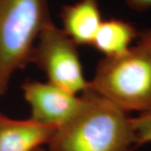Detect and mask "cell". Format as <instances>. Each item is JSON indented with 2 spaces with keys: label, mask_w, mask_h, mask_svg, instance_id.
<instances>
[{
  "label": "cell",
  "mask_w": 151,
  "mask_h": 151,
  "mask_svg": "<svg viewBox=\"0 0 151 151\" xmlns=\"http://www.w3.org/2000/svg\"><path fill=\"white\" fill-rule=\"evenodd\" d=\"M72 119L58 127L47 151H134L135 136L128 113L89 88Z\"/></svg>",
  "instance_id": "obj_1"
},
{
  "label": "cell",
  "mask_w": 151,
  "mask_h": 151,
  "mask_svg": "<svg viewBox=\"0 0 151 151\" xmlns=\"http://www.w3.org/2000/svg\"><path fill=\"white\" fill-rule=\"evenodd\" d=\"M88 88L129 113L151 110V47L132 46L117 57H103Z\"/></svg>",
  "instance_id": "obj_2"
},
{
  "label": "cell",
  "mask_w": 151,
  "mask_h": 151,
  "mask_svg": "<svg viewBox=\"0 0 151 151\" xmlns=\"http://www.w3.org/2000/svg\"><path fill=\"white\" fill-rule=\"evenodd\" d=\"M51 20L47 0H0V97L30 63L37 38Z\"/></svg>",
  "instance_id": "obj_3"
},
{
  "label": "cell",
  "mask_w": 151,
  "mask_h": 151,
  "mask_svg": "<svg viewBox=\"0 0 151 151\" xmlns=\"http://www.w3.org/2000/svg\"><path fill=\"white\" fill-rule=\"evenodd\" d=\"M77 45L52 20L45 24L33 49L30 63L46 75L48 81L76 94L88 89Z\"/></svg>",
  "instance_id": "obj_4"
},
{
  "label": "cell",
  "mask_w": 151,
  "mask_h": 151,
  "mask_svg": "<svg viewBox=\"0 0 151 151\" xmlns=\"http://www.w3.org/2000/svg\"><path fill=\"white\" fill-rule=\"evenodd\" d=\"M31 109L30 119L38 123L60 127L80 110L82 97L50 81L27 80L21 86Z\"/></svg>",
  "instance_id": "obj_5"
},
{
  "label": "cell",
  "mask_w": 151,
  "mask_h": 151,
  "mask_svg": "<svg viewBox=\"0 0 151 151\" xmlns=\"http://www.w3.org/2000/svg\"><path fill=\"white\" fill-rule=\"evenodd\" d=\"M58 127L0 113V151H34L47 145Z\"/></svg>",
  "instance_id": "obj_6"
},
{
  "label": "cell",
  "mask_w": 151,
  "mask_h": 151,
  "mask_svg": "<svg viewBox=\"0 0 151 151\" xmlns=\"http://www.w3.org/2000/svg\"><path fill=\"white\" fill-rule=\"evenodd\" d=\"M62 30L77 45H92L103 22L98 0H78L61 8Z\"/></svg>",
  "instance_id": "obj_7"
},
{
  "label": "cell",
  "mask_w": 151,
  "mask_h": 151,
  "mask_svg": "<svg viewBox=\"0 0 151 151\" xmlns=\"http://www.w3.org/2000/svg\"><path fill=\"white\" fill-rule=\"evenodd\" d=\"M138 35L139 31L129 22L108 19L101 23L91 46L104 57H117L129 51Z\"/></svg>",
  "instance_id": "obj_8"
},
{
  "label": "cell",
  "mask_w": 151,
  "mask_h": 151,
  "mask_svg": "<svg viewBox=\"0 0 151 151\" xmlns=\"http://www.w3.org/2000/svg\"><path fill=\"white\" fill-rule=\"evenodd\" d=\"M134 130L135 143L134 150L141 146L151 143V110L139 113L137 117L132 118Z\"/></svg>",
  "instance_id": "obj_9"
},
{
  "label": "cell",
  "mask_w": 151,
  "mask_h": 151,
  "mask_svg": "<svg viewBox=\"0 0 151 151\" xmlns=\"http://www.w3.org/2000/svg\"><path fill=\"white\" fill-rule=\"evenodd\" d=\"M130 8L137 11H147L151 9V0H126Z\"/></svg>",
  "instance_id": "obj_10"
},
{
  "label": "cell",
  "mask_w": 151,
  "mask_h": 151,
  "mask_svg": "<svg viewBox=\"0 0 151 151\" xmlns=\"http://www.w3.org/2000/svg\"><path fill=\"white\" fill-rule=\"evenodd\" d=\"M137 44L151 47V28L139 31L137 38Z\"/></svg>",
  "instance_id": "obj_11"
},
{
  "label": "cell",
  "mask_w": 151,
  "mask_h": 151,
  "mask_svg": "<svg viewBox=\"0 0 151 151\" xmlns=\"http://www.w3.org/2000/svg\"><path fill=\"white\" fill-rule=\"evenodd\" d=\"M34 151H45V150L43 148L41 147V148H39V149H37V150H34Z\"/></svg>",
  "instance_id": "obj_12"
}]
</instances>
